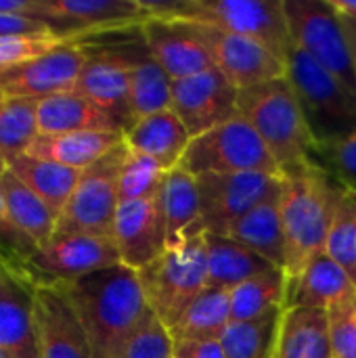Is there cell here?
Listing matches in <instances>:
<instances>
[{
    "mask_svg": "<svg viewBox=\"0 0 356 358\" xmlns=\"http://www.w3.org/2000/svg\"><path fill=\"white\" fill-rule=\"evenodd\" d=\"M76 310L92 358H122L149 315L136 271L118 264L71 283H57Z\"/></svg>",
    "mask_w": 356,
    "mask_h": 358,
    "instance_id": "cell-1",
    "label": "cell"
},
{
    "mask_svg": "<svg viewBox=\"0 0 356 358\" xmlns=\"http://www.w3.org/2000/svg\"><path fill=\"white\" fill-rule=\"evenodd\" d=\"M344 191L325 168L313 162L283 172L279 206L287 243V279L298 277L325 250L327 233Z\"/></svg>",
    "mask_w": 356,
    "mask_h": 358,
    "instance_id": "cell-2",
    "label": "cell"
},
{
    "mask_svg": "<svg viewBox=\"0 0 356 358\" xmlns=\"http://www.w3.org/2000/svg\"><path fill=\"white\" fill-rule=\"evenodd\" d=\"M237 105L281 172L311 162L315 164L319 145L304 120L287 76L239 90Z\"/></svg>",
    "mask_w": 356,
    "mask_h": 358,
    "instance_id": "cell-3",
    "label": "cell"
},
{
    "mask_svg": "<svg viewBox=\"0 0 356 358\" xmlns=\"http://www.w3.org/2000/svg\"><path fill=\"white\" fill-rule=\"evenodd\" d=\"M149 17H174L210 23L252 38L283 63L292 48L283 0H141Z\"/></svg>",
    "mask_w": 356,
    "mask_h": 358,
    "instance_id": "cell-4",
    "label": "cell"
},
{
    "mask_svg": "<svg viewBox=\"0 0 356 358\" xmlns=\"http://www.w3.org/2000/svg\"><path fill=\"white\" fill-rule=\"evenodd\" d=\"M149 310L172 327L176 319L208 289L206 233L166 248L151 264L136 271Z\"/></svg>",
    "mask_w": 356,
    "mask_h": 358,
    "instance_id": "cell-5",
    "label": "cell"
},
{
    "mask_svg": "<svg viewBox=\"0 0 356 358\" xmlns=\"http://www.w3.org/2000/svg\"><path fill=\"white\" fill-rule=\"evenodd\" d=\"M285 76L317 145H327L355 132L356 99L336 76L296 46L290 48Z\"/></svg>",
    "mask_w": 356,
    "mask_h": 358,
    "instance_id": "cell-6",
    "label": "cell"
},
{
    "mask_svg": "<svg viewBox=\"0 0 356 358\" xmlns=\"http://www.w3.org/2000/svg\"><path fill=\"white\" fill-rule=\"evenodd\" d=\"M178 168L191 176L281 172L254 126L241 113L191 138Z\"/></svg>",
    "mask_w": 356,
    "mask_h": 358,
    "instance_id": "cell-7",
    "label": "cell"
},
{
    "mask_svg": "<svg viewBox=\"0 0 356 358\" xmlns=\"http://www.w3.org/2000/svg\"><path fill=\"white\" fill-rule=\"evenodd\" d=\"M292 46L306 52L356 99V71L342 17L329 0H283Z\"/></svg>",
    "mask_w": 356,
    "mask_h": 358,
    "instance_id": "cell-8",
    "label": "cell"
},
{
    "mask_svg": "<svg viewBox=\"0 0 356 358\" xmlns=\"http://www.w3.org/2000/svg\"><path fill=\"white\" fill-rule=\"evenodd\" d=\"M128 153L126 141L82 170L80 180L57 220L55 235H97L111 239L113 218L120 206V170Z\"/></svg>",
    "mask_w": 356,
    "mask_h": 358,
    "instance_id": "cell-9",
    "label": "cell"
},
{
    "mask_svg": "<svg viewBox=\"0 0 356 358\" xmlns=\"http://www.w3.org/2000/svg\"><path fill=\"white\" fill-rule=\"evenodd\" d=\"M197 178L204 231L227 237L229 229L256 206L279 197L283 172L201 174Z\"/></svg>",
    "mask_w": 356,
    "mask_h": 358,
    "instance_id": "cell-10",
    "label": "cell"
},
{
    "mask_svg": "<svg viewBox=\"0 0 356 358\" xmlns=\"http://www.w3.org/2000/svg\"><path fill=\"white\" fill-rule=\"evenodd\" d=\"M118 264L122 260L113 239L82 233L55 235L29 258L25 279L34 285L71 283Z\"/></svg>",
    "mask_w": 356,
    "mask_h": 358,
    "instance_id": "cell-11",
    "label": "cell"
},
{
    "mask_svg": "<svg viewBox=\"0 0 356 358\" xmlns=\"http://www.w3.org/2000/svg\"><path fill=\"white\" fill-rule=\"evenodd\" d=\"M237 94L233 82L218 67H212L172 82V111L195 138L239 115Z\"/></svg>",
    "mask_w": 356,
    "mask_h": 358,
    "instance_id": "cell-12",
    "label": "cell"
},
{
    "mask_svg": "<svg viewBox=\"0 0 356 358\" xmlns=\"http://www.w3.org/2000/svg\"><path fill=\"white\" fill-rule=\"evenodd\" d=\"M189 23L193 25L199 40L208 46L214 65L233 82L237 90L285 76V63L260 42L225 31L210 23Z\"/></svg>",
    "mask_w": 356,
    "mask_h": 358,
    "instance_id": "cell-13",
    "label": "cell"
},
{
    "mask_svg": "<svg viewBox=\"0 0 356 358\" xmlns=\"http://www.w3.org/2000/svg\"><path fill=\"white\" fill-rule=\"evenodd\" d=\"M88 61V46L67 42L48 55L21 67L0 73V92L4 99H44L76 90L82 69Z\"/></svg>",
    "mask_w": 356,
    "mask_h": 358,
    "instance_id": "cell-14",
    "label": "cell"
},
{
    "mask_svg": "<svg viewBox=\"0 0 356 358\" xmlns=\"http://www.w3.org/2000/svg\"><path fill=\"white\" fill-rule=\"evenodd\" d=\"M46 23L61 36L84 40L138 27L149 15L141 0H42Z\"/></svg>",
    "mask_w": 356,
    "mask_h": 358,
    "instance_id": "cell-15",
    "label": "cell"
},
{
    "mask_svg": "<svg viewBox=\"0 0 356 358\" xmlns=\"http://www.w3.org/2000/svg\"><path fill=\"white\" fill-rule=\"evenodd\" d=\"M141 36L147 52L172 78V82L216 67L208 46L185 19L147 17L141 23Z\"/></svg>",
    "mask_w": 356,
    "mask_h": 358,
    "instance_id": "cell-16",
    "label": "cell"
},
{
    "mask_svg": "<svg viewBox=\"0 0 356 358\" xmlns=\"http://www.w3.org/2000/svg\"><path fill=\"white\" fill-rule=\"evenodd\" d=\"M111 239L124 266L141 271L166 252V220L159 193L147 199L122 201L113 218Z\"/></svg>",
    "mask_w": 356,
    "mask_h": 358,
    "instance_id": "cell-17",
    "label": "cell"
},
{
    "mask_svg": "<svg viewBox=\"0 0 356 358\" xmlns=\"http://www.w3.org/2000/svg\"><path fill=\"white\" fill-rule=\"evenodd\" d=\"M34 315L40 358H92L82 323L57 285H34Z\"/></svg>",
    "mask_w": 356,
    "mask_h": 358,
    "instance_id": "cell-18",
    "label": "cell"
},
{
    "mask_svg": "<svg viewBox=\"0 0 356 358\" xmlns=\"http://www.w3.org/2000/svg\"><path fill=\"white\" fill-rule=\"evenodd\" d=\"M134 55L118 50H99L90 52L82 69V76L76 84V90L109 113L124 130L132 128L130 111V69Z\"/></svg>",
    "mask_w": 356,
    "mask_h": 358,
    "instance_id": "cell-19",
    "label": "cell"
},
{
    "mask_svg": "<svg viewBox=\"0 0 356 358\" xmlns=\"http://www.w3.org/2000/svg\"><path fill=\"white\" fill-rule=\"evenodd\" d=\"M0 352L6 358H40L34 315V283L0 271Z\"/></svg>",
    "mask_w": 356,
    "mask_h": 358,
    "instance_id": "cell-20",
    "label": "cell"
},
{
    "mask_svg": "<svg viewBox=\"0 0 356 358\" xmlns=\"http://www.w3.org/2000/svg\"><path fill=\"white\" fill-rule=\"evenodd\" d=\"M355 294L356 285L348 273L325 252H321L298 277L287 279L285 308L329 310Z\"/></svg>",
    "mask_w": 356,
    "mask_h": 358,
    "instance_id": "cell-21",
    "label": "cell"
},
{
    "mask_svg": "<svg viewBox=\"0 0 356 358\" xmlns=\"http://www.w3.org/2000/svg\"><path fill=\"white\" fill-rule=\"evenodd\" d=\"M86 130H115L124 132L122 126L88 101L78 90L59 92L36 101V132L38 136H57Z\"/></svg>",
    "mask_w": 356,
    "mask_h": 358,
    "instance_id": "cell-22",
    "label": "cell"
},
{
    "mask_svg": "<svg viewBox=\"0 0 356 358\" xmlns=\"http://www.w3.org/2000/svg\"><path fill=\"white\" fill-rule=\"evenodd\" d=\"M159 201L166 220V248H174L191 237L206 233L195 176L183 168L170 170L164 178Z\"/></svg>",
    "mask_w": 356,
    "mask_h": 358,
    "instance_id": "cell-23",
    "label": "cell"
},
{
    "mask_svg": "<svg viewBox=\"0 0 356 358\" xmlns=\"http://www.w3.org/2000/svg\"><path fill=\"white\" fill-rule=\"evenodd\" d=\"M122 143H124V132L86 130V132L57 134V136H36L34 143L23 153L82 172Z\"/></svg>",
    "mask_w": 356,
    "mask_h": 358,
    "instance_id": "cell-24",
    "label": "cell"
},
{
    "mask_svg": "<svg viewBox=\"0 0 356 358\" xmlns=\"http://www.w3.org/2000/svg\"><path fill=\"white\" fill-rule=\"evenodd\" d=\"M124 141L132 151L153 157L166 172H170L178 168L191 143V134L180 117L172 109H166L134 122L124 134Z\"/></svg>",
    "mask_w": 356,
    "mask_h": 358,
    "instance_id": "cell-25",
    "label": "cell"
},
{
    "mask_svg": "<svg viewBox=\"0 0 356 358\" xmlns=\"http://www.w3.org/2000/svg\"><path fill=\"white\" fill-rule=\"evenodd\" d=\"M277 358H334L327 310L285 308L279 323Z\"/></svg>",
    "mask_w": 356,
    "mask_h": 358,
    "instance_id": "cell-26",
    "label": "cell"
},
{
    "mask_svg": "<svg viewBox=\"0 0 356 358\" xmlns=\"http://www.w3.org/2000/svg\"><path fill=\"white\" fill-rule=\"evenodd\" d=\"M279 199H281V195L250 210L241 220H237L229 229L227 237H231L233 241L256 252L258 256L269 260L275 268L285 271L287 243H285Z\"/></svg>",
    "mask_w": 356,
    "mask_h": 358,
    "instance_id": "cell-27",
    "label": "cell"
},
{
    "mask_svg": "<svg viewBox=\"0 0 356 358\" xmlns=\"http://www.w3.org/2000/svg\"><path fill=\"white\" fill-rule=\"evenodd\" d=\"M208 243V289H233L258 275L279 271L269 260L233 241L231 237L206 233Z\"/></svg>",
    "mask_w": 356,
    "mask_h": 358,
    "instance_id": "cell-28",
    "label": "cell"
},
{
    "mask_svg": "<svg viewBox=\"0 0 356 358\" xmlns=\"http://www.w3.org/2000/svg\"><path fill=\"white\" fill-rule=\"evenodd\" d=\"M6 168L25 187H29L36 195H40L57 214L63 212L82 174L80 170L48 159L31 157L27 153H17L6 157Z\"/></svg>",
    "mask_w": 356,
    "mask_h": 358,
    "instance_id": "cell-29",
    "label": "cell"
},
{
    "mask_svg": "<svg viewBox=\"0 0 356 358\" xmlns=\"http://www.w3.org/2000/svg\"><path fill=\"white\" fill-rule=\"evenodd\" d=\"M0 187L15 224L38 248L46 245L57 233L59 214L40 195H36L29 187H25L8 168L0 176Z\"/></svg>",
    "mask_w": 356,
    "mask_h": 358,
    "instance_id": "cell-30",
    "label": "cell"
},
{
    "mask_svg": "<svg viewBox=\"0 0 356 358\" xmlns=\"http://www.w3.org/2000/svg\"><path fill=\"white\" fill-rule=\"evenodd\" d=\"M231 325V292L206 289L178 319L168 327L174 342H212L220 340Z\"/></svg>",
    "mask_w": 356,
    "mask_h": 358,
    "instance_id": "cell-31",
    "label": "cell"
},
{
    "mask_svg": "<svg viewBox=\"0 0 356 358\" xmlns=\"http://www.w3.org/2000/svg\"><path fill=\"white\" fill-rule=\"evenodd\" d=\"M172 109V78L147 52V46L134 55L130 69V111L138 122L153 113Z\"/></svg>",
    "mask_w": 356,
    "mask_h": 358,
    "instance_id": "cell-32",
    "label": "cell"
},
{
    "mask_svg": "<svg viewBox=\"0 0 356 358\" xmlns=\"http://www.w3.org/2000/svg\"><path fill=\"white\" fill-rule=\"evenodd\" d=\"M287 275L271 271L231 289V323L252 321L273 310L285 308Z\"/></svg>",
    "mask_w": 356,
    "mask_h": 358,
    "instance_id": "cell-33",
    "label": "cell"
},
{
    "mask_svg": "<svg viewBox=\"0 0 356 358\" xmlns=\"http://www.w3.org/2000/svg\"><path fill=\"white\" fill-rule=\"evenodd\" d=\"M281 315L283 308L252 321L231 323L220 338L225 358H271L277 344Z\"/></svg>",
    "mask_w": 356,
    "mask_h": 358,
    "instance_id": "cell-34",
    "label": "cell"
},
{
    "mask_svg": "<svg viewBox=\"0 0 356 358\" xmlns=\"http://www.w3.org/2000/svg\"><path fill=\"white\" fill-rule=\"evenodd\" d=\"M36 136V99H2L0 153L4 157L23 153Z\"/></svg>",
    "mask_w": 356,
    "mask_h": 358,
    "instance_id": "cell-35",
    "label": "cell"
},
{
    "mask_svg": "<svg viewBox=\"0 0 356 358\" xmlns=\"http://www.w3.org/2000/svg\"><path fill=\"white\" fill-rule=\"evenodd\" d=\"M323 252L348 273L356 285V193L344 191Z\"/></svg>",
    "mask_w": 356,
    "mask_h": 358,
    "instance_id": "cell-36",
    "label": "cell"
},
{
    "mask_svg": "<svg viewBox=\"0 0 356 358\" xmlns=\"http://www.w3.org/2000/svg\"><path fill=\"white\" fill-rule=\"evenodd\" d=\"M166 170L149 155L132 151L128 147L124 166L120 170V203L153 197L162 191Z\"/></svg>",
    "mask_w": 356,
    "mask_h": 358,
    "instance_id": "cell-37",
    "label": "cell"
},
{
    "mask_svg": "<svg viewBox=\"0 0 356 358\" xmlns=\"http://www.w3.org/2000/svg\"><path fill=\"white\" fill-rule=\"evenodd\" d=\"M36 250L38 245L15 224L0 187V262L4 264L6 271L25 279V266L29 258L36 254Z\"/></svg>",
    "mask_w": 356,
    "mask_h": 358,
    "instance_id": "cell-38",
    "label": "cell"
},
{
    "mask_svg": "<svg viewBox=\"0 0 356 358\" xmlns=\"http://www.w3.org/2000/svg\"><path fill=\"white\" fill-rule=\"evenodd\" d=\"M80 42L73 38H65L61 34H44V36H8L0 38V73L31 63L50 50L67 44Z\"/></svg>",
    "mask_w": 356,
    "mask_h": 358,
    "instance_id": "cell-39",
    "label": "cell"
},
{
    "mask_svg": "<svg viewBox=\"0 0 356 358\" xmlns=\"http://www.w3.org/2000/svg\"><path fill=\"white\" fill-rule=\"evenodd\" d=\"M315 164L325 168L346 191L356 193V130L334 143L319 145Z\"/></svg>",
    "mask_w": 356,
    "mask_h": 358,
    "instance_id": "cell-40",
    "label": "cell"
},
{
    "mask_svg": "<svg viewBox=\"0 0 356 358\" xmlns=\"http://www.w3.org/2000/svg\"><path fill=\"white\" fill-rule=\"evenodd\" d=\"M122 358H174V340L151 310L128 342Z\"/></svg>",
    "mask_w": 356,
    "mask_h": 358,
    "instance_id": "cell-41",
    "label": "cell"
},
{
    "mask_svg": "<svg viewBox=\"0 0 356 358\" xmlns=\"http://www.w3.org/2000/svg\"><path fill=\"white\" fill-rule=\"evenodd\" d=\"M334 358H356V294L327 310Z\"/></svg>",
    "mask_w": 356,
    "mask_h": 358,
    "instance_id": "cell-42",
    "label": "cell"
},
{
    "mask_svg": "<svg viewBox=\"0 0 356 358\" xmlns=\"http://www.w3.org/2000/svg\"><path fill=\"white\" fill-rule=\"evenodd\" d=\"M57 34L46 21L23 15H0V38L8 36H44Z\"/></svg>",
    "mask_w": 356,
    "mask_h": 358,
    "instance_id": "cell-43",
    "label": "cell"
},
{
    "mask_svg": "<svg viewBox=\"0 0 356 358\" xmlns=\"http://www.w3.org/2000/svg\"><path fill=\"white\" fill-rule=\"evenodd\" d=\"M174 358H225V350L220 340L174 342Z\"/></svg>",
    "mask_w": 356,
    "mask_h": 358,
    "instance_id": "cell-44",
    "label": "cell"
},
{
    "mask_svg": "<svg viewBox=\"0 0 356 358\" xmlns=\"http://www.w3.org/2000/svg\"><path fill=\"white\" fill-rule=\"evenodd\" d=\"M0 15H23L46 21L42 0H0Z\"/></svg>",
    "mask_w": 356,
    "mask_h": 358,
    "instance_id": "cell-45",
    "label": "cell"
},
{
    "mask_svg": "<svg viewBox=\"0 0 356 358\" xmlns=\"http://www.w3.org/2000/svg\"><path fill=\"white\" fill-rule=\"evenodd\" d=\"M342 17V15H340ZM346 36H348V44H350V55H353V63H355L356 71V17H342Z\"/></svg>",
    "mask_w": 356,
    "mask_h": 358,
    "instance_id": "cell-46",
    "label": "cell"
},
{
    "mask_svg": "<svg viewBox=\"0 0 356 358\" xmlns=\"http://www.w3.org/2000/svg\"><path fill=\"white\" fill-rule=\"evenodd\" d=\"M338 15L342 17H356V0H329Z\"/></svg>",
    "mask_w": 356,
    "mask_h": 358,
    "instance_id": "cell-47",
    "label": "cell"
},
{
    "mask_svg": "<svg viewBox=\"0 0 356 358\" xmlns=\"http://www.w3.org/2000/svg\"><path fill=\"white\" fill-rule=\"evenodd\" d=\"M4 172H6V157L0 153V176H2Z\"/></svg>",
    "mask_w": 356,
    "mask_h": 358,
    "instance_id": "cell-48",
    "label": "cell"
},
{
    "mask_svg": "<svg viewBox=\"0 0 356 358\" xmlns=\"http://www.w3.org/2000/svg\"><path fill=\"white\" fill-rule=\"evenodd\" d=\"M271 358H277V357H275V350H273V355H271Z\"/></svg>",
    "mask_w": 356,
    "mask_h": 358,
    "instance_id": "cell-49",
    "label": "cell"
},
{
    "mask_svg": "<svg viewBox=\"0 0 356 358\" xmlns=\"http://www.w3.org/2000/svg\"><path fill=\"white\" fill-rule=\"evenodd\" d=\"M2 99H4V94H2V92H0V101H2Z\"/></svg>",
    "mask_w": 356,
    "mask_h": 358,
    "instance_id": "cell-50",
    "label": "cell"
},
{
    "mask_svg": "<svg viewBox=\"0 0 356 358\" xmlns=\"http://www.w3.org/2000/svg\"><path fill=\"white\" fill-rule=\"evenodd\" d=\"M0 358H6V357H4V355H2V352H0Z\"/></svg>",
    "mask_w": 356,
    "mask_h": 358,
    "instance_id": "cell-51",
    "label": "cell"
},
{
    "mask_svg": "<svg viewBox=\"0 0 356 358\" xmlns=\"http://www.w3.org/2000/svg\"><path fill=\"white\" fill-rule=\"evenodd\" d=\"M0 268H4V264H2V262H0Z\"/></svg>",
    "mask_w": 356,
    "mask_h": 358,
    "instance_id": "cell-52",
    "label": "cell"
},
{
    "mask_svg": "<svg viewBox=\"0 0 356 358\" xmlns=\"http://www.w3.org/2000/svg\"><path fill=\"white\" fill-rule=\"evenodd\" d=\"M0 271H2V268H0Z\"/></svg>",
    "mask_w": 356,
    "mask_h": 358,
    "instance_id": "cell-53",
    "label": "cell"
}]
</instances>
